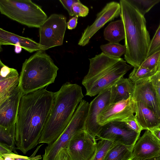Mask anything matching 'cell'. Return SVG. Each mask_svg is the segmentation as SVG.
Wrapping results in <instances>:
<instances>
[{
	"label": "cell",
	"mask_w": 160,
	"mask_h": 160,
	"mask_svg": "<svg viewBox=\"0 0 160 160\" xmlns=\"http://www.w3.org/2000/svg\"><path fill=\"white\" fill-rule=\"evenodd\" d=\"M160 50V22L159 26L151 40L147 58Z\"/></svg>",
	"instance_id": "29"
},
{
	"label": "cell",
	"mask_w": 160,
	"mask_h": 160,
	"mask_svg": "<svg viewBox=\"0 0 160 160\" xmlns=\"http://www.w3.org/2000/svg\"><path fill=\"white\" fill-rule=\"evenodd\" d=\"M42 145L39 146L33 153L30 157L19 155L18 154L14 153H11V154L12 156L14 158L15 160H38L41 159L42 158L41 155H39L36 156H35V155L38 150Z\"/></svg>",
	"instance_id": "34"
},
{
	"label": "cell",
	"mask_w": 160,
	"mask_h": 160,
	"mask_svg": "<svg viewBox=\"0 0 160 160\" xmlns=\"http://www.w3.org/2000/svg\"><path fill=\"white\" fill-rule=\"evenodd\" d=\"M72 9L75 16L78 17H86L89 11L88 8L82 4L79 0L73 4Z\"/></svg>",
	"instance_id": "31"
},
{
	"label": "cell",
	"mask_w": 160,
	"mask_h": 160,
	"mask_svg": "<svg viewBox=\"0 0 160 160\" xmlns=\"http://www.w3.org/2000/svg\"><path fill=\"white\" fill-rule=\"evenodd\" d=\"M119 3L125 32L124 58L132 67L139 68L147 58L151 40L146 20L129 0H120Z\"/></svg>",
	"instance_id": "2"
},
{
	"label": "cell",
	"mask_w": 160,
	"mask_h": 160,
	"mask_svg": "<svg viewBox=\"0 0 160 160\" xmlns=\"http://www.w3.org/2000/svg\"><path fill=\"white\" fill-rule=\"evenodd\" d=\"M19 76L0 80V104L7 99L18 86Z\"/></svg>",
	"instance_id": "22"
},
{
	"label": "cell",
	"mask_w": 160,
	"mask_h": 160,
	"mask_svg": "<svg viewBox=\"0 0 160 160\" xmlns=\"http://www.w3.org/2000/svg\"><path fill=\"white\" fill-rule=\"evenodd\" d=\"M123 59L115 64L94 74L86 75L82 84L86 88V95L93 97L111 87L132 67Z\"/></svg>",
	"instance_id": "7"
},
{
	"label": "cell",
	"mask_w": 160,
	"mask_h": 160,
	"mask_svg": "<svg viewBox=\"0 0 160 160\" xmlns=\"http://www.w3.org/2000/svg\"><path fill=\"white\" fill-rule=\"evenodd\" d=\"M13 153L14 152L9 147L4 144L0 143V155Z\"/></svg>",
	"instance_id": "37"
},
{
	"label": "cell",
	"mask_w": 160,
	"mask_h": 160,
	"mask_svg": "<svg viewBox=\"0 0 160 160\" xmlns=\"http://www.w3.org/2000/svg\"><path fill=\"white\" fill-rule=\"evenodd\" d=\"M55 93L53 105L38 143L48 145L61 135L84 97L82 87L68 82Z\"/></svg>",
	"instance_id": "3"
},
{
	"label": "cell",
	"mask_w": 160,
	"mask_h": 160,
	"mask_svg": "<svg viewBox=\"0 0 160 160\" xmlns=\"http://www.w3.org/2000/svg\"><path fill=\"white\" fill-rule=\"evenodd\" d=\"M143 16L148 12L160 0H129Z\"/></svg>",
	"instance_id": "27"
},
{
	"label": "cell",
	"mask_w": 160,
	"mask_h": 160,
	"mask_svg": "<svg viewBox=\"0 0 160 160\" xmlns=\"http://www.w3.org/2000/svg\"><path fill=\"white\" fill-rule=\"evenodd\" d=\"M160 60V50L147 58L140 67L148 68L151 69L156 68L157 69Z\"/></svg>",
	"instance_id": "28"
},
{
	"label": "cell",
	"mask_w": 160,
	"mask_h": 160,
	"mask_svg": "<svg viewBox=\"0 0 160 160\" xmlns=\"http://www.w3.org/2000/svg\"><path fill=\"white\" fill-rule=\"evenodd\" d=\"M89 107L87 101L84 99L81 101L64 131L54 141L45 148L42 160H54L61 148L66 149L75 135L85 130Z\"/></svg>",
	"instance_id": "6"
},
{
	"label": "cell",
	"mask_w": 160,
	"mask_h": 160,
	"mask_svg": "<svg viewBox=\"0 0 160 160\" xmlns=\"http://www.w3.org/2000/svg\"><path fill=\"white\" fill-rule=\"evenodd\" d=\"M111 87L98 94L89 104L85 131L95 139L102 125L98 122L100 114L110 105Z\"/></svg>",
	"instance_id": "10"
},
{
	"label": "cell",
	"mask_w": 160,
	"mask_h": 160,
	"mask_svg": "<svg viewBox=\"0 0 160 160\" xmlns=\"http://www.w3.org/2000/svg\"><path fill=\"white\" fill-rule=\"evenodd\" d=\"M0 160H4V159H3V158L2 156H0Z\"/></svg>",
	"instance_id": "44"
},
{
	"label": "cell",
	"mask_w": 160,
	"mask_h": 160,
	"mask_svg": "<svg viewBox=\"0 0 160 160\" xmlns=\"http://www.w3.org/2000/svg\"><path fill=\"white\" fill-rule=\"evenodd\" d=\"M54 160H70V159L66 149L65 148H61Z\"/></svg>",
	"instance_id": "36"
},
{
	"label": "cell",
	"mask_w": 160,
	"mask_h": 160,
	"mask_svg": "<svg viewBox=\"0 0 160 160\" xmlns=\"http://www.w3.org/2000/svg\"><path fill=\"white\" fill-rule=\"evenodd\" d=\"M103 36L105 39L110 43H119L125 39L124 24L121 19L110 23L104 29Z\"/></svg>",
	"instance_id": "20"
},
{
	"label": "cell",
	"mask_w": 160,
	"mask_h": 160,
	"mask_svg": "<svg viewBox=\"0 0 160 160\" xmlns=\"http://www.w3.org/2000/svg\"><path fill=\"white\" fill-rule=\"evenodd\" d=\"M135 84L129 78L122 77L111 87L110 104L132 96Z\"/></svg>",
	"instance_id": "19"
},
{
	"label": "cell",
	"mask_w": 160,
	"mask_h": 160,
	"mask_svg": "<svg viewBox=\"0 0 160 160\" xmlns=\"http://www.w3.org/2000/svg\"><path fill=\"white\" fill-rule=\"evenodd\" d=\"M121 121L125 122L131 129L138 133H141V131L142 130L135 115Z\"/></svg>",
	"instance_id": "33"
},
{
	"label": "cell",
	"mask_w": 160,
	"mask_h": 160,
	"mask_svg": "<svg viewBox=\"0 0 160 160\" xmlns=\"http://www.w3.org/2000/svg\"><path fill=\"white\" fill-rule=\"evenodd\" d=\"M133 147L114 143L104 160H131L133 158Z\"/></svg>",
	"instance_id": "21"
},
{
	"label": "cell",
	"mask_w": 160,
	"mask_h": 160,
	"mask_svg": "<svg viewBox=\"0 0 160 160\" xmlns=\"http://www.w3.org/2000/svg\"><path fill=\"white\" fill-rule=\"evenodd\" d=\"M100 48L105 54L115 58H120L126 51L125 45H122L119 43H109L102 45Z\"/></svg>",
	"instance_id": "25"
},
{
	"label": "cell",
	"mask_w": 160,
	"mask_h": 160,
	"mask_svg": "<svg viewBox=\"0 0 160 160\" xmlns=\"http://www.w3.org/2000/svg\"><path fill=\"white\" fill-rule=\"evenodd\" d=\"M135 110V102L132 96L127 99L110 104L99 116L98 122L102 125L111 121L123 120L134 116Z\"/></svg>",
	"instance_id": "13"
},
{
	"label": "cell",
	"mask_w": 160,
	"mask_h": 160,
	"mask_svg": "<svg viewBox=\"0 0 160 160\" xmlns=\"http://www.w3.org/2000/svg\"><path fill=\"white\" fill-rule=\"evenodd\" d=\"M157 69H151L141 67L134 68L129 75L128 78L135 84H137L149 80L157 72Z\"/></svg>",
	"instance_id": "24"
},
{
	"label": "cell",
	"mask_w": 160,
	"mask_h": 160,
	"mask_svg": "<svg viewBox=\"0 0 160 160\" xmlns=\"http://www.w3.org/2000/svg\"><path fill=\"white\" fill-rule=\"evenodd\" d=\"M14 51L16 53H20L22 49V48L19 44H18L15 45Z\"/></svg>",
	"instance_id": "41"
},
{
	"label": "cell",
	"mask_w": 160,
	"mask_h": 160,
	"mask_svg": "<svg viewBox=\"0 0 160 160\" xmlns=\"http://www.w3.org/2000/svg\"><path fill=\"white\" fill-rule=\"evenodd\" d=\"M67 27L66 18L64 15H50L39 28L38 43L42 50L62 45Z\"/></svg>",
	"instance_id": "8"
},
{
	"label": "cell",
	"mask_w": 160,
	"mask_h": 160,
	"mask_svg": "<svg viewBox=\"0 0 160 160\" xmlns=\"http://www.w3.org/2000/svg\"><path fill=\"white\" fill-rule=\"evenodd\" d=\"M19 44L22 48L29 52L42 50L39 43L32 39L6 31L0 28V45H13Z\"/></svg>",
	"instance_id": "18"
},
{
	"label": "cell",
	"mask_w": 160,
	"mask_h": 160,
	"mask_svg": "<svg viewBox=\"0 0 160 160\" xmlns=\"http://www.w3.org/2000/svg\"><path fill=\"white\" fill-rule=\"evenodd\" d=\"M16 123L8 127L0 126V143L9 147L14 153L18 154L16 151Z\"/></svg>",
	"instance_id": "23"
},
{
	"label": "cell",
	"mask_w": 160,
	"mask_h": 160,
	"mask_svg": "<svg viewBox=\"0 0 160 160\" xmlns=\"http://www.w3.org/2000/svg\"><path fill=\"white\" fill-rule=\"evenodd\" d=\"M150 131L160 140V128H154Z\"/></svg>",
	"instance_id": "39"
},
{
	"label": "cell",
	"mask_w": 160,
	"mask_h": 160,
	"mask_svg": "<svg viewBox=\"0 0 160 160\" xmlns=\"http://www.w3.org/2000/svg\"><path fill=\"white\" fill-rule=\"evenodd\" d=\"M0 156L3 158L4 160H15L11 154H5Z\"/></svg>",
	"instance_id": "40"
},
{
	"label": "cell",
	"mask_w": 160,
	"mask_h": 160,
	"mask_svg": "<svg viewBox=\"0 0 160 160\" xmlns=\"http://www.w3.org/2000/svg\"><path fill=\"white\" fill-rule=\"evenodd\" d=\"M149 80L154 89L160 110V71L152 76Z\"/></svg>",
	"instance_id": "32"
},
{
	"label": "cell",
	"mask_w": 160,
	"mask_h": 160,
	"mask_svg": "<svg viewBox=\"0 0 160 160\" xmlns=\"http://www.w3.org/2000/svg\"><path fill=\"white\" fill-rule=\"evenodd\" d=\"M0 66V80L10 77L19 76L18 73L16 69L9 68L5 65L1 60Z\"/></svg>",
	"instance_id": "30"
},
{
	"label": "cell",
	"mask_w": 160,
	"mask_h": 160,
	"mask_svg": "<svg viewBox=\"0 0 160 160\" xmlns=\"http://www.w3.org/2000/svg\"><path fill=\"white\" fill-rule=\"evenodd\" d=\"M132 97L135 102H142L148 106L160 118V110L157 98L149 79L135 84Z\"/></svg>",
	"instance_id": "16"
},
{
	"label": "cell",
	"mask_w": 160,
	"mask_h": 160,
	"mask_svg": "<svg viewBox=\"0 0 160 160\" xmlns=\"http://www.w3.org/2000/svg\"><path fill=\"white\" fill-rule=\"evenodd\" d=\"M114 143L109 140H100L97 143L94 153L89 160H104L107 153Z\"/></svg>",
	"instance_id": "26"
},
{
	"label": "cell",
	"mask_w": 160,
	"mask_h": 160,
	"mask_svg": "<svg viewBox=\"0 0 160 160\" xmlns=\"http://www.w3.org/2000/svg\"><path fill=\"white\" fill-rule=\"evenodd\" d=\"M135 102V116L142 130L150 131L160 128V118L153 111L142 102Z\"/></svg>",
	"instance_id": "17"
},
{
	"label": "cell",
	"mask_w": 160,
	"mask_h": 160,
	"mask_svg": "<svg viewBox=\"0 0 160 160\" xmlns=\"http://www.w3.org/2000/svg\"><path fill=\"white\" fill-rule=\"evenodd\" d=\"M0 12L10 19L31 28H39L48 18L41 8L31 0H0Z\"/></svg>",
	"instance_id": "5"
},
{
	"label": "cell",
	"mask_w": 160,
	"mask_h": 160,
	"mask_svg": "<svg viewBox=\"0 0 160 160\" xmlns=\"http://www.w3.org/2000/svg\"><path fill=\"white\" fill-rule=\"evenodd\" d=\"M97 142L85 130L75 135L66 148L70 160H89L94 153Z\"/></svg>",
	"instance_id": "11"
},
{
	"label": "cell",
	"mask_w": 160,
	"mask_h": 160,
	"mask_svg": "<svg viewBox=\"0 0 160 160\" xmlns=\"http://www.w3.org/2000/svg\"><path fill=\"white\" fill-rule=\"evenodd\" d=\"M160 71V60L158 65V66L157 68V72H159Z\"/></svg>",
	"instance_id": "43"
},
{
	"label": "cell",
	"mask_w": 160,
	"mask_h": 160,
	"mask_svg": "<svg viewBox=\"0 0 160 160\" xmlns=\"http://www.w3.org/2000/svg\"><path fill=\"white\" fill-rule=\"evenodd\" d=\"M137 141L133 148L134 157L144 159L160 155V140L149 130H146Z\"/></svg>",
	"instance_id": "14"
},
{
	"label": "cell",
	"mask_w": 160,
	"mask_h": 160,
	"mask_svg": "<svg viewBox=\"0 0 160 160\" xmlns=\"http://www.w3.org/2000/svg\"><path fill=\"white\" fill-rule=\"evenodd\" d=\"M131 160H160V155L155 157L144 159H139L134 157Z\"/></svg>",
	"instance_id": "42"
},
{
	"label": "cell",
	"mask_w": 160,
	"mask_h": 160,
	"mask_svg": "<svg viewBox=\"0 0 160 160\" xmlns=\"http://www.w3.org/2000/svg\"><path fill=\"white\" fill-rule=\"evenodd\" d=\"M55 93L43 88L22 95L16 122V149L25 154L38 144Z\"/></svg>",
	"instance_id": "1"
},
{
	"label": "cell",
	"mask_w": 160,
	"mask_h": 160,
	"mask_svg": "<svg viewBox=\"0 0 160 160\" xmlns=\"http://www.w3.org/2000/svg\"><path fill=\"white\" fill-rule=\"evenodd\" d=\"M121 6L119 3L112 1L108 3L101 11L97 14L94 22L88 25L82 33L78 45L84 46L88 44L90 39L106 23L120 15Z\"/></svg>",
	"instance_id": "12"
},
{
	"label": "cell",
	"mask_w": 160,
	"mask_h": 160,
	"mask_svg": "<svg viewBox=\"0 0 160 160\" xmlns=\"http://www.w3.org/2000/svg\"><path fill=\"white\" fill-rule=\"evenodd\" d=\"M58 69L45 51H37L22 64L18 86L23 94L43 88L54 83Z\"/></svg>",
	"instance_id": "4"
},
{
	"label": "cell",
	"mask_w": 160,
	"mask_h": 160,
	"mask_svg": "<svg viewBox=\"0 0 160 160\" xmlns=\"http://www.w3.org/2000/svg\"><path fill=\"white\" fill-rule=\"evenodd\" d=\"M79 0H59V1L63 7L68 12L70 16H74L72 9V6L74 3L78 2Z\"/></svg>",
	"instance_id": "35"
},
{
	"label": "cell",
	"mask_w": 160,
	"mask_h": 160,
	"mask_svg": "<svg viewBox=\"0 0 160 160\" xmlns=\"http://www.w3.org/2000/svg\"><path fill=\"white\" fill-rule=\"evenodd\" d=\"M23 95L18 86L10 96L0 104V126H11L16 123L21 98Z\"/></svg>",
	"instance_id": "15"
},
{
	"label": "cell",
	"mask_w": 160,
	"mask_h": 160,
	"mask_svg": "<svg viewBox=\"0 0 160 160\" xmlns=\"http://www.w3.org/2000/svg\"><path fill=\"white\" fill-rule=\"evenodd\" d=\"M78 18L75 16L69 20L67 23V28L68 29L72 30L75 28L78 23Z\"/></svg>",
	"instance_id": "38"
},
{
	"label": "cell",
	"mask_w": 160,
	"mask_h": 160,
	"mask_svg": "<svg viewBox=\"0 0 160 160\" xmlns=\"http://www.w3.org/2000/svg\"><path fill=\"white\" fill-rule=\"evenodd\" d=\"M140 135L129 128L124 122L115 120L102 125L97 137L100 140H108L134 147Z\"/></svg>",
	"instance_id": "9"
}]
</instances>
